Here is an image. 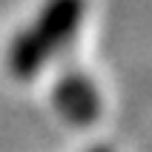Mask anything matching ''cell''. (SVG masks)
I'll return each instance as SVG.
<instances>
[{
    "label": "cell",
    "mask_w": 152,
    "mask_h": 152,
    "mask_svg": "<svg viewBox=\"0 0 152 152\" xmlns=\"http://www.w3.org/2000/svg\"><path fill=\"white\" fill-rule=\"evenodd\" d=\"M89 12V0H43L34 17L23 23L6 43L3 66L17 83H32L52 60L77 37Z\"/></svg>",
    "instance_id": "obj_1"
},
{
    "label": "cell",
    "mask_w": 152,
    "mask_h": 152,
    "mask_svg": "<svg viewBox=\"0 0 152 152\" xmlns=\"http://www.w3.org/2000/svg\"><path fill=\"white\" fill-rule=\"evenodd\" d=\"M52 106L69 126H92L103 115V98L89 72L77 66L63 69L52 83Z\"/></svg>",
    "instance_id": "obj_2"
},
{
    "label": "cell",
    "mask_w": 152,
    "mask_h": 152,
    "mask_svg": "<svg viewBox=\"0 0 152 152\" xmlns=\"http://www.w3.org/2000/svg\"><path fill=\"white\" fill-rule=\"evenodd\" d=\"M86 152H115V149L106 146V144H101V146H92V149H86Z\"/></svg>",
    "instance_id": "obj_3"
}]
</instances>
